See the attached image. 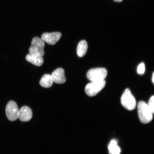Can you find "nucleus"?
I'll return each instance as SVG.
<instances>
[{
	"label": "nucleus",
	"mask_w": 154,
	"mask_h": 154,
	"mask_svg": "<svg viewBox=\"0 0 154 154\" xmlns=\"http://www.w3.org/2000/svg\"><path fill=\"white\" fill-rule=\"evenodd\" d=\"M26 60L36 66H40L43 65L44 59L43 57L29 54L26 57Z\"/></svg>",
	"instance_id": "nucleus-10"
},
{
	"label": "nucleus",
	"mask_w": 154,
	"mask_h": 154,
	"mask_svg": "<svg viewBox=\"0 0 154 154\" xmlns=\"http://www.w3.org/2000/svg\"><path fill=\"white\" fill-rule=\"evenodd\" d=\"M121 103L123 106L128 110H133L135 109L136 105V100L128 88L125 90L121 96Z\"/></svg>",
	"instance_id": "nucleus-2"
},
{
	"label": "nucleus",
	"mask_w": 154,
	"mask_h": 154,
	"mask_svg": "<svg viewBox=\"0 0 154 154\" xmlns=\"http://www.w3.org/2000/svg\"><path fill=\"white\" fill-rule=\"evenodd\" d=\"M152 82H153V83L154 84V72H153V74H152Z\"/></svg>",
	"instance_id": "nucleus-16"
},
{
	"label": "nucleus",
	"mask_w": 154,
	"mask_h": 154,
	"mask_svg": "<svg viewBox=\"0 0 154 154\" xmlns=\"http://www.w3.org/2000/svg\"><path fill=\"white\" fill-rule=\"evenodd\" d=\"M145 65L143 63H140L137 68V72L140 74H143L145 72Z\"/></svg>",
	"instance_id": "nucleus-15"
},
{
	"label": "nucleus",
	"mask_w": 154,
	"mask_h": 154,
	"mask_svg": "<svg viewBox=\"0 0 154 154\" xmlns=\"http://www.w3.org/2000/svg\"><path fill=\"white\" fill-rule=\"evenodd\" d=\"M107 72L104 68H96L90 69L87 74V78L92 82L101 81L105 80Z\"/></svg>",
	"instance_id": "nucleus-4"
},
{
	"label": "nucleus",
	"mask_w": 154,
	"mask_h": 154,
	"mask_svg": "<svg viewBox=\"0 0 154 154\" xmlns=\"http://www.w3.org/2000/svg\"><path fill=\"white\" fill-rule=\"evenodd\" d=\"M53 82L58 84L64 83L66 82L65 72L63 68H59L55 70L51 75Z\"/></svg>",
	"instance_id": "nucleus-8"
},
{
	"label": "nucleus",
	"mask_w": 154,
	"mask_h": 154,
	"mask_svg": "<svg viewBox=\"0 0 154 154\" xmlns=\"http://www.w3.org/2000/svg\"><path fill=\"white\" fill-rule=\"evenodd\" d=\"M45 43L42 38L36 37L32 40L31 45L29 49L31 54L43 57L44 53Z\"/></svg>",
	"instance_id": "nucleus-3"
},
{
	"label": "nucleus",
	"mask_w": 154,
	"mask_h": 154,
	"mask_svg": "<svg viewBox=\"0 0 154 154\" xmlns=\"http://www.w3.org/2000/svg\"><path fill=\"white\" fill-rule=\"evenodd\" d=\"M137 109L138 117L142 123L147 124L152 120L153 113L145 102H139L137 106Z\"/></svg>",
	"instance_id": "nucleus-1"
},
{
	"label": "nucleus",
	"mask_w": 154,
	"mask_h": 154,
	"mask_svg": "<svg viewBox=\"0 0 154 154\" xmlns=\"http://www.w3.org/2000/svg\"><path fill=\"white\" fill-rule=\"evenodd\" d=\"M88 48V43L85 40H83L80 41L77 49V53L78 57H82L85 55L87 51Z\"/></svg>",
	"instance_id": "nucleus-11"
},
{
	"label": "nucleus",
	"mask_w": 154,
	"mask_h": 154,
	"mask_svg": "<svg viewBox=\"0 0 154 154\" xmlns=\"http://www.w3.org/2000/svg\"><path fill=\"white\" fill-rule=\"evenodd\" d=\"M114 1L115 2H122L123 0H114Z\"/></svg>",
	"instance_id": "nucleus-17"
},
{
	"label": "nucleus",
	"mask_w": 154,
	"mask_h": 154,
	"mask_svg": "<svg viewBox=\"0 0 154 154\" xmlns=\"http://www.w3.org/2000/svg\"><path fill=\"white\" fill-rule=\"evenodd\" d=\"M108 149L110 154H120V148L117 145V142L116 140H112L109 143Z\"/></svg>",
	"instance_id": "nucleus-13"
},
{
	"label": "nucleus",
	"mask_w": 154,
	"mask_h": 154,
	"mask_svg": "<svg viewBox=\"0 0 154 154\" xmlns=\"http://www.w3.org/2000/svg\"><path fill=\"white\" fill-rule=\"evenodd\" d=\"M154 96H152L149 100V103L147 104L148 106H149L150 110L151 111L152 113L154 112Z\"/></svg>",
	"instance_id": "nucleus-14"
},
{
	"label": "nucleus",
	"mask_w": 154,
	"mask_h": 154,
	"mask_svg": "<svg viewBox=\"0 0 154 154\" xmlns=\"http://www.w3.org/2000/svg\"><path fill=\"white\" fill-rule=\"evenodd\" d=\"M61 36V34L60 32H46L42 34L41 38L49 45H54L60 39Z\"/></svg>",
	"instance_id": "nucleus-7"
},
{
	"label": "nucleus",
	"mask_w": 154,
	"mask_h": 154,
	"mask_svg": "<svg viewBox=\"0 0 154 154\" xmlns=\"http://www.w3.org/2000/svg\"><path fill=\"white\" fill-rule=\"evenodd\" d=\"M53 82L51 75L46 74L42 77L40 82V84L44 88H50L52 86Z\"/></svg>",
	"instance_id": "nucleus-12"
},
{
	"label": "nucleus",
	"mask_w": 154,
	"mask_h": 154,
	"mask_svg": "<svg viewBox=\"0 0 154 154\" xmlns=\"http://www.w3.org/2000/svg\"><path fill=\"white\" fill-rule=\"evenodd\" d=\"M106 85L105 80L101 81L92 82L88 84L85 88V92L88 96H94L103 90Z\"/></svg>",
	"instance_id": "nucleus-5"
},
{
	"label": "nucleus",
	"mask_w": 154,
	"mask_h": 154,
	"mask_svg": "<svg viewBox=\"0 0 154 154\" xmlns=\"http://www.w3.org/2000/svg\"><path fill=\"white\" fill-rule=\"evenodd\" d=\"M32 117V111L29 107L24 106L19 110L18 119L21 121L27 122L30 121Z\"/></svg>",
	"instance_id": "nucleus-9"
},
{
	"label": "nucleus",
	"mask_w": 154,
	"mask_h": 154,
	"mask_svg": "<svg viewBox=\"0 0 154 154\" xmlns=\"http://www.w3.org/2000/svg\"><path fill=\"white\" fill-rule=\"evenodd\" d=\"M19 110L18 106L15 102L9 101L6 108V113L8 120L12 121L17 120L18 118Z\"/></svg>",
	"instance_id": "nucleus-6"
}]
</instances>
